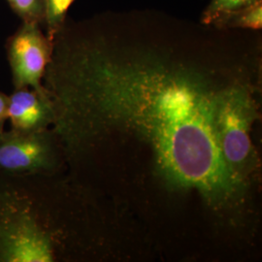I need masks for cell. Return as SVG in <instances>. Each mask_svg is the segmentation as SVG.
Listing matches in <instances>:
<instances>
[{
  "label": "cell",
  "instance_id": "6da1fadb",
  "mask_svg": "<svg viewBox=\"0 0 262 262\" xmlns=\"http://www.w3.org/2000/svg\"><path fill=\"white\" fill-rule=\"evenodd\" d=\"M43 80L66 158L112 122L150 145L165 178L225 200L239 186L215 142L211 76L148 48L112 47L94 17L66 19Z\"/></svg>",
  "mask_w": 262,
  "mask_h": 262
},
{
  "label": "cell",
  "instance_id": "7a4b0ae2",
  "mask_svg": "<svg viewBox=\"0 0 262 262\" xmlns=\"http://www.w3.org/2000/svg\"><path fill=\"white\" fill-rule=\"evenodd\" d=\"M253 119L254 103L249 84L235 80L219 92L214 110L215 142L226 168L239 187L254 159L251 139Z\"/></svg>",
  "mask_w": 262,
  "mask_h": 262
},
{
  "label": "cell",
  "instance_id": "3957f363",
  "mask_svg": "<svg viewBox=\"0 0 262 262\" xmlns=\"http://www.w3.org/2000/svg\"><path fill=\"white\" fill-rule=\"evenodd\" d=\"M63 147L55 131L0 133V173L10 176L52 175L61 164ZM66 155V154H64Z\"/></svg>",
  "mask_w": 262,
  "mask_h": 262
},
{
  "label": "cell",
  "instance_id": "277c9868",
  "mask_svg": "<svg viewBox=\"0 0 262 262\" xmlns=\"http://www.w3.org/2000/svg\"><path fill=\"white\" fill-rule=\"evenodd\" d=\"M6 53L14 89L29 88L48 94L42 83L52 56V41L41 25L21 23L6 41Z\"/></svg>",
  "mask_w": 262,
  "mask_h": 262
},
{
  "label": "cell",
  "instance_id": "5b68a950",
  "mask_svg": "<svg viewBox=\"0 0 262 262\" xmlns=\"http://www.w3.org/2000/svg\"><path fill=\"white\" fill-rule=\"evenodd\" d=\"M8 120L11 129L31 133L47 129L55 121V111L49 94L23 88L15 89L9 95Z\"/></svg>",
  "mask_w": 262,
  "mask_h": 262
},
{
  "label": "cell",
  "instance_id": "8992f818",
  "mask_svg": "<svg viewBox=\"0 0 262 262\" xmlns=\"http://www.w3.org/2000/svg\"><path fill=\"white\" fill-rule=\"evenodd\" d=\"M213 27L221 29L261 30L262 0L217 19Z\"/></svg>",
  "mask_w": 262,
  "mask_h": 262
},
{
  "label": "cell",
  "instance_id": "52a82bcc",
  "mask_svg": "<svg viewBox=\"0 0 262 262\" xmlns=\"http://www.w3.org/2000/svg\"><path fill=\"white\" fill-rule=\"evenodd\" d=\"M257 1L259 0H211L199 21L205 26H212L217 19L237 10L253 5Z\"/></svg>",
  "mask_w": 262,
  "mask_h": 262
},
{
  "label": "cell",
  "instance_id": "ba28073f",
  "mask_svg": "<svg viewBox=\"0 0 262 262\" xmlns=\"http://www.w3.org/2000/svg\"><path fill=\"white\" fill-rule=\"evenodd\" d=\"M75 0H45L44 25L48 38L53 41L57 31L63 26L67 12Z\"/></svg>",
  "mask_w": 262,
  "mask_h": 262
},
{
  "label": "cell",
  "instance_id": "9c48e42d",
  "mask_svg": "<svg viewBox=\"0 0 262 262\" xmlns=\"http://www.w3.org/2000/svg\"><path fill=\"white\" fill-rule=\"evenodd\" d=\"M23 23L44 24L45 0H6Z\"/></svg>",
  "mask_w": 262,
  "mask_h": 262
},
{
  "label": "cell",
  "instance_id": "30bf717a",
  "mask_svg": "<svg viewBox=\"0 0 262 262\" xmlns=\"http://www.w3.org/2000/svg\"><path fill=\"white\" fill-rule=\"evenodd\" d=\"M9 95L0 92V133L4 131L5 122L8 120Z\"/></svg>",
  "mask_w": 262,
  "mask_h": 262
}]
</instances>
